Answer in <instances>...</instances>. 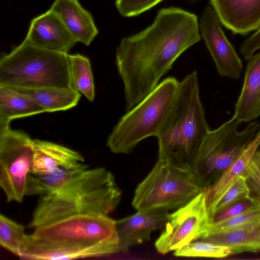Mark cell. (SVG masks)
Returning <instances> with one entry per match:
<instances>
[{"label":"cell","instance_id":"6","mask_svg":"<svg viewBox=\"0 0 260 260\" xmlns=\"http://www.w3.org/2000/svg\"><path fill=\"white\" fill-rule=\"evenodd\" d=\"M179 81L174 77L161 80L143 100L119 119L106 145L115 154H128L144 139L156 137L175 100Z\"/></svg>","mask_w":260,"mask_h":260},{"label":"cell","instance_id":"29","mask_svg":"<svg viewBox=\"0 0 260 260\" xmlns=\"http://www.w3.org/2000/svg\"><path fill=\"white\" fill-rule=\"evenodd\" d=\"M256 199L257 197H251L249 199L235 203L216 213L211 218V224L232 218L241 214L250 208L254 204Z\"/></svg>","mask_w":260,"mask_h":260},{"label":"cell","instance_id":"23","mask_svg":"<svg viewBox=\"0 0 260 260\" xmlns=\"http://www.w3.org/2000/svg\"><path fill=\"white\" fill-rule=\"evenodd\" d=\"M68 57L71 87L93 101L95 87L90 60L80 54H68Z\"/></svg>","mask_w":260,"mask_h":260},{"label":"cell","instance_id":"13","mask_svg":"<svg viewBox=\"0 0 260 260\" xmlns=\"http://www.w3.org/2000/svg\"><path fill=\"white\" fill-rule=\"evenodd\" d=\"M170 213L168 210L138 211L131 216L116 220L120 252L149 240L152 232L165 226Z\"/></svg>","mask_w":260,"mask_h":260},{"label":"cell","instance_id":"20","mask_svg":"<svg viewBox=\"0 0 260 260\" xmlns=\"http://www.w3.org/2000/svg\"><path fill=\"white\" fill-rule=\"evenodd\" d=\"M10 88L32 98L46 112L70 109L78 104L81 96L80 93L72 88Z\"/></svg>","mask_w":260,"mask_h":260},{"label":"cell","instance_id":"21","mask_svg":"<svg viewBox=\"0 0 260 260\" xmlns=\"http://www.w3.org/2000/svg\"><path fill=\"white\" fill-rule=\"evenodd\" d=\"M88 168L85 164L74 169L59 168L43 175L30 173L27 179L25 196L41 197L56 191Z\"/></svg>","mask_w":260,"mask_h":260},{"label":"cell","instance_id":"30","mask_svg":"<svg viewBox=\"0 0 260 260\" xmlns=\"http://www.w3.org/2000/svg\"><path fill=\"white\" fill-rule=\"evenodd\" d=\"M245 176L251 189H252L260 199V154L258 152L248 166Z\"/></svg>","mask_w":260,"mask_h":260},{"label":"cell","instance_id":"27","mask_svg":"<svg viewBox=\"0 0 260 260\" xmlns=\"http://www.w3.org/2000/svg\"><path fill=\"white\" fill-rule=\"evenodd\" d=\"M250 193L251 188L247 177L245 176H241L221 198L210 217L211 219L214 214L229 206L250 199L251 197Z\"/></svg>","mask_w":260,"mask_h":260},{"label":"cell","instance_id":"15","mask_svg":"<svg viewBox=\"0 0 260 260\" xmlns=\"http://www.w3.org/2000/svg\"><path fill=\"white\" fill-rule=\"evenodd\" d=\"M84 158L77 151L54 142L34 139V157L30 173L43 175L59 168L82 167Z\"/></svg>","mask_w":260,"mask_h":260},{"label":"cell","instance_id":"22","mask_svg":"<svg viewBox=\"0 0 260 260\" xmlns=\"http://www.w3.org/2000/svg\"><path fill=\"white\" fill-rule=\"evenodd\" d=\"M203 240L229 247L232 255L244 252H260V224L212 235Z\"/></svg>","mask_w":260,"mask_h":260},{"label":"cell","instance_id":"12","mask_svg":"<svg viewBox=\"0 0 260 260\" xmlns=\"http://www.w3.org/2000/svg\"><path fill=\"white\" fill-rule=\"evenodd\" d=\"M24 40L41 49L66 54L77 42L59 16L50 9L31 21Z\"/></svg>","mask_w":260,"mask_h":260},{"label":"cell","instance_id":"28","mask_svg":"<svg viewBox=\"0 0 260 260\" xmlns=\"http://www.w3.org/2000/svg\"><path fill=\"white\" fill-rule=\"evenodd\" d=\"M163 0H116L115 6L119 14L125 17L139 15Z\"/></svg>","mask_w":260,"mask_h":260},{"label":"cell","instance_id":"24","mask_svg":"<svg viewBox=\"0 0 260 260\" xmlns=\"http://www.w3.org/2000/svg\"><path fill=\"white\" fill-rule=\"evenodd\" d=\"M27 236L22 224L0 215V245L2 247L21 258L27 246Z\"/></svg>","mask_w":260,"mask_h":260},{"label":"cell","instance_id":"9","mask_svg":"<svg viewBox=\"0 0 260 260\" xmlns=\"http://www.w3.org/2000/svg\"><path fill=\"white\" fill-rule=\"evenodd\" d=\"M34 157V139L10 127L0 129V186L8 202L21 203Z\"/></svg>","mask_w":260,"mask_h":260},{"label":"cell","instance_id":"8","mask_svg":"<svg viewBox=\"0 0 260 260\" xmlns=\"http://www.w3.org/2000/svg\"><path fill=\"white\" fill-rule=\"evenodd\" d=\"M241 124L233 117L210 129L202 141L191 168L203 191L230 167L260 128L257 120L240 131Z\"/></svg>","mask_w":260,"mask_h":260},{"label":"cell","instance_id":"25","mask_svg":"<svg viewBox=\"0 0 260 260\" xmlns=\"http://www.w3.org/2000/svg\"><path fill=\"white\" fill-rule=\"evenodd\" d=\"M258 224H260V199L257 197L254 204L241 214L223 221L212 223L204 239L214 235L246 229Z\"/></svg>","mask_w":260,"mask_h":260},{"label":"cell","instance_id":"4","mask_svg":"<svg viewBox=\"0 0 260 260\" xmlns=\"http://www.w3.org/2000/svg\"><path fill=\"white\" fill-rule=\"evenodd\" d=\"M209 130L194 71L179 81L173 105L156 136L158 159L191 168Z\"/></svg>","mask_w":260,"mask_h":260},{"label":"cell","instance_id":"11","mask_svg":"<svg viewBox=\"0 0 260 260\" xmlns=\"http://www.w3.org/2000/svg\"><path fill=\"white\" fill-rule=\"evenodd\" d=\"M199 29L220 75L239 79L243 71L242 61L224 35L220 19L212 7L208 6L204 10Z\"/></svg>","mask_w":260,"mask_h":260},{"label":"cell","instance_id":"2","mask_svg":"<svg viewBox=\"0 0 260 260\" xmlns=\"http://www.w3.org/2000/svg\"><path fill=\"white\" fill-rule=\"evenodd\" d=\"M120 252L116 220L104 214L68 217L34 229L21 258L61 260Z\"/></svg>","mask_w":260,"mask_h":260},{"label":"cell","instance_id":"10","mask_svg":"<svg viewBox=\"0 0 260 260\" xmlns=\"http://www.w3.org/2000/svg\"><path fill=\"white\" fill-rule=\"evenodd\" d=\"M211 225L206 194L202 191L169 214L163 231L155 242V247L162 254L175 251L190 242L203 239Z\"/></svg>","mask_w":260,"mask_h":260},{"label":"cell","instance_id":"5","mask_svg":"<svg viewBox=\"0 0 260 260\" xmlns=\"http://www.w3.org/2000/svg\"><path fill=\"white\" fill-rule=\"evenodd\" d=\"M68 54L35 47L25 40L0 59V85L72 88Z\"/></svg>","mask_w":260,"mask_h":260},{"label":"cell","instance_id":"3","mask_svg":"<svg viewBox=\"0 0 260 260\" xmlns=\"http://www.w3.org/2000/svg\"><path fill=\"white\" fill-rule=\"evenodd\" d=\"M121 198L111 172L103 167L88 168L60 189L40 197L28 226L34 229L82 214L108 215Z\"/></svg>","mask_w":260,"mask_h":260},{"label":"cell","instance_id":"16","mask_svg":"<svg viewBox=\"0 0 260 260\" xmlns=\"http://www.w3.org/2000/svg\"><path fill=\"white\" fill-rule=\"evenodd\" d=\"M260 147V128L230 167L205 190L208 211L211 217L217 204L242 176H245L248 166Z\"/></svg>","mask_w":260,"mask_h":260},{"label":"cell","instance_id":"14","mask_svg":"<svg viewBox=\"0 0 260 260\" xmlns=\"http://www.w3.org/2000/svg\"><path fill=\"white\" fill-rule=\"evenodd\" d=\"M221 24L245 35L260 27V0H210Z\"/></svg>","mask_w":260,"mask_h":260},{"label":"cell","instance_id":"1","mask_svg":"<svg viewBox=\"0 0 260 260\" xmlns=\"http://www.w3.org/2000/svg\"><path fill=\"white\" fill-rule=\"evenodd\" d=\"M201 37L194 14L170 7L160 10L145 29L123 38L116 48L115 61L124 86L126 111L152 91Z\"/></svg>","mask_w":260,"mask_h":260},{"label":"cell","instance_id":"31","mask_svg":"<svg viewBox=\"0 0 260 260\" xmlns=\"http://www.w3.org/2000/svg\"><path fill=\"white\" fill-rule=\"evenodd\" d=\"M259 49L260 28L242 43L240 47V51L245 59L248 60Z\"/></svg>","mask_w":260,"mask_h":260},{"label":"cell","instance_id":"26","mask_svg":"<svg viewBox=\"0 0 260 260\" xmlns=\"http://www.w3.org/2000/svg\"><path fill=\"white\" fill-rule=\"evenodd\" d=\"M174 255L180 257L220 258L232 255V252L226 246L202 240L193 241L175 250Z\"/></svg>","mask_w":260,"mask_h":260},{"label":"cell","instance_id":"18","mask_svg":"<svg viewBox=\"0 0 260 260\" xmlns=\"http://www.w3.org/2000/svg\"><path fill=\"white\" fill-rule=\"evenodd\" d=\"M50 9L59 16L77 42L88 46L98 34L91 14L78 0H55Z\"/></svg>","mask_w":260,"mask_h":260},{"label":"cell","instance_id":"17","mask_svg":"<svg viewBox=\"0 0 260 260\" xmlns=\"http://www.w3.org/2000/svg\"><path fill=\"white\" fill-rule=\"evenodd\" d=\"M260 116V51L248 59L242 88L235 106L233 117L240 123Z\"/></svg>","mask_w":260,"mask_h":260},{"label":"cell","instance_id":"7","mask_svg":"<svg viewBox=\"0 0 260 260\" xmlns=\"http://www.w3.org/2000/svg\"><path fill=\"white\" fill-rule=\"evenodd\" d=\"M203 191L191 167L158 159L137 187L133 206L138 211L178 209Z\"/></svg>","mask_w":260,"mask_h":260},{"label":"cell","instance_id":"19","mask_svg":"<svg viewBox=\"0 0 260 260\" xmlns=\"http://www.w3.org/2000/svg\"><path fill=\"white\" fill-rule=\"evenodd\" d=\"M46 112L32 98L0 85V129L10 127L11 120Z\"/></svg>","mask_w":260,"mask_h":260}]
</instances>
